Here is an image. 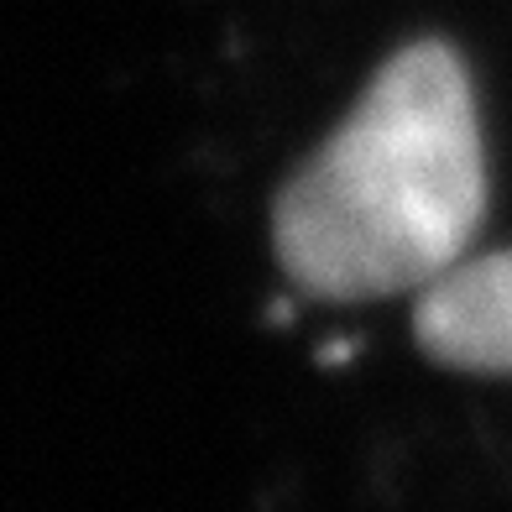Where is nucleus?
<instances>
[{
  "label": "nucleus",
  "instance_id": "obj_2",
  "mask_svg": "<svg viewBox=\"0 0 512 512\" xmlns=\"http://www.w3.org/2000/svg\"><path fill=\"white\" fill-rule=\"evenodd\" d=\"M413 340L429 361L471 377H512V246L465 256L413 304Z\"/></svg>",
  "mask_w": 512,
  "mask_h": 512
},
{
  "label": "nucleus",
  "instance_id": "obj_1",
  "mask_svg": "<svg viewBox=\"0 0 512 512\" xmlns=\"http://www.w3.org/2000/svg\"><path fill=\"white\" fill-rule=\"evenodd\" d=\"M486 215V152L460 53H392L272 204L277 267L304 298L366 304L455 272Z\"/></svg>",
  "mask_w": 512,
  "mask_h": 512
}]
</instances>
